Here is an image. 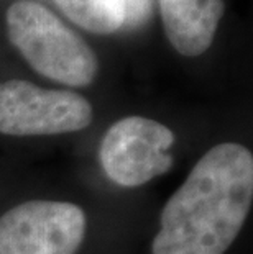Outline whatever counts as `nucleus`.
Segmentation results:
<instances>
[{"mask_svg": "<svg viewBox=\"0 0 253 254\" xmlns=\"http://www.w3.org/2000/svg\"><path fill=\"white\" fill-rule=\"evenodd\" d=\"M252 203V151L239 143L212 146L166 200L152 254H225Z\"/></svg>", "mask_w": 253, "mask_h": 254, "instance_id": "1", "label": "nucleus"}, {"mask_svg": "<svg viewBox=\"0 0 253 254\" xmlns=\"http://www.w3.org/2000/svg\"><path fill=\"white\" fill-rule=\"evenodd\" d=\"M10 43L35 72L69 87L92 84L99 59L76 31L41 3L18 0L7 10Z\"/></svg>", "mask_w": 253, "mask_h": 254, "instance_id": "2", "label": "nucleus"}, {"mask_svg": "<svg viewBox=\"0 0 253 254\" xmlns=\"http://www.w3.org/2000/svg\"><path fill=\"white\" fill-rule=\"evenodd\" d=\"M92 105L71 90L43 89L28 80L0 82V134L55 136L92 123Z\"/></svg>", "mask_w": 253, "mask_h": 254, "instance_id": "3", "label": "nucleus"}, {"mask_svg": "<svg viewBox=\"0 0 253 254\" xmlns=\"http://www.w3.org/2000/svg\"><path fill=\"white\" fill-rule=\"evenodd\" d=\"M174 133L147 117H125L107 128L99 148V163L109 179L120 187H142L173 166L169 154Z\"/></svg>", "mask_w": 253, "mask_h": 254, "instance_id": "4", "label": "nucleus"}, {"mask_svg": "<svg viewBox=\"0 0 253 254\" xmlns=\"http://www.w3.org/2000/svg\"><path fill=\"white\" fill-rule=\"evenodd\" d=\"M87 233L84 208L59 200H28L0 217V254H78Z\"/></svg>", "mask_w": 253, "mask_h": 254, "instance_id": "5", "label": "nucleus"}, {"mask_svg": "<svg viewBox=\"0 0 253 254\" xmlns=\"http://www.w3.org/2000/svg\"><path fill=\"white\" fill-rule=\"evenodd\" d=\"M160 13L171 46L196 58L211 48L224 15V0H160Z\"/></svg>", "mask_w": 253, "mask_h": 254, "instance_id": "6", "label": "nucleus"}, {"mask_svg": "<svg viewBox=\"0 0 253 254\" xmlns=\"http://www.w3.org/2000/svg\"><path fill=\"white\" fill-rule=\"evenodd\" d=\"M64 15L95 35H112L125 26L127 0H55Z\"/></svg>", "mask_w": 253, "mask_h": 254, "instance_id": "7", "label": "nucleus"}, {"mask_svg": "<svg viewBox=\"0 0 253 254\" xmlns=\"http://www.w3.org/2000/svg\"><path fill=\"white\" fill-rule=\"evenodd\" d=\"M152 0H127V21L125 25H138L147 18Z\"/></svg>", "mask_w": 253, "mask_h": 254, "instance_id": "8", "label": "nucleus"}]
</instances>
